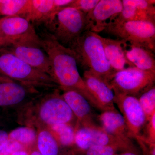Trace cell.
<instances>
[{
  "label": "cell",
  "mask_w": 155,
  "mask_h": 155,
  "mask_svg": "<svg viewBox=\"0 0 155 155\" xmlns=\"http://www.w3.org/2000/svg\"><path fill=\"white\" fill-rule=\"evenodd\" d=\"M68 48L72 50L77 63L85 70L93 73L109 85L116 72L106 58L98 34L86 31Z\"/></svg>",
  "instance_id": "cell-2"
},
{
  "label": "cell",
  "mask_w": 155,
  "mask_h": 155,
  "mask_svg": "<svg viewBox=\"0 0 155 155\" xmlns=\"http://www.w3.org/2000/svg\"><path fill=\"white\" fill-rule=\"evenodd\" d=\"M121 13L114 20L119 22L149 21L155 23V1L122 0Z\"/></svg>",
  "instance_id": "cell-15"
},
{
  "label": "cell",
  "mask_w": 155,
  "mask_h": 155,
  "mask_svg": "<svg viewBox=\"0 0 155 155\" xmlns=\"http://www.w3.org/2000/svg\"><path fill=\"white\" fill-rule=\"evenodd\" d=\"M0 75L36 87H58L51 76L30 67L6 47L0 48Z\"/></svg>",
  "instance_id": "cell-3"
},
{
  "label": "cell",
  "mask_w": 155,
  "mask_h": 155,
  "mask_svg": "<svg viewBox=\"0 0 155 155\" xmlns=\"http://www.w3.org/2000/svg\"><path fill=\"white\" fill-rule=\"evenodd\" d=\"M38 150L41 155H72L67 149L61 146L49 128H42L38 133Z\"/></svg>",
  "instance_id": "cell-21"
},
{
  "label": "cell",
  "mask_w": 155,
  "mask_h": 155,
  "mask_svg": "<svg viewBox=\"0 0 155 155\" xmlns=\"http://www.w3.org/2000/svg\"><path fill=\"white\" fill-rule=\"evenodd\" d=\"M75 130V150L106 145L118 146L125 150L136 147L133 142L124 141L109 134L97 124L79 126Z\"/></svg>",
  "instance_id": "cell-9"
},
{
  "label": "cell",
  "mask_w": 155,
  "mask_h": 155,
  "mask_svg": "<svg viewBox=\"0 0 155 155\" xmlns=\"http://www.w3.org/2000/svg\"><path fill=\"white\" fill-rule=\"evenodd\" d=\"M129 47L125 50L127 61L138 69L155 74V53L142 47L131 45Z\"/></svg>",
  "instance_id": "cell-19"
},
{
  "label": "cell",
  "mask_w": 155,
  "mask_h": 155,
  "mask_svg": "<svg viewBox=\"0 0 155 155\" xmlns=\"http://www.w3.org/2000/svg\"><path fill=\"white\" fill-rule=\"evenodd\" d=\"M48 128L52 132L61 146L66 148L75 146L74 125L63 123L53 125Z\"/></svg>",
  "instance_id": "cell-23"
},
{
  "label": "cell",
  "mask_w": 155,
  "mask_h": 155,
  "mask_svg": "<svg viewBox=\"0 0 155 155\" xmlns=\"http://www.w3.org/2000/svg\"><path fill=\"white\" fill-rule=\"evenodd\" d=\"M37 135L36 130L31 127H19L9 134V139L16 140L25 146L36 141Z\"/></svg>",
  "instance_id": "cell-25"
},
{
  "label": "cell",
  "mask_w": 155,
  "mask_h": 155,
  "mask_svg": "<svg viewBox=\"0 0 155 155\" xmlns=\"http://www.w3.org/2000/svg\"><path fill=\"white\" fill-rule=\"evenodd\" d=\"M83 80L90 94L102 112L115 110L114 91L102 79L88 70H84Z\"/></svg>",
  "instance_id": "cell-14"
},
{
  "label": "cell",
  "mask_w": 155,
  "mask_h": 155,
  "mask_svg": "<svg viewBox=\"0 0 155 155\" xmlns=\"http://www.w3.org/2000/svg\"><path fill=\"white\" fill-rule=\"evenodd\" d=\"M114 104L119 108L133 138L142 136L147 119L137 97L114 94Z\"/></svg>",
  "instance_id": "cell-10"
},
{
  "label": "cell",
  "mask_w": 155,
  "mask_h": 155,
  "mask_svg": "<svg viewBox=\"0 0 155 155\" xmlns=\"http://www.w3.org/2000/svg\"><path fill=\"white\" fill-rule=\"evenodd\" d=\"M24 147L16 140L8 139L2 149L0 151V155H11L16 152L23 150Z\"/></svg>",
  "instance_id": "cell-30"
},
{
  "label": "cell",
  "mask_w": 155,
  "mask_h": 155,
  "mask_svg": "<svg viewBox=\"0 0 155 155\" xmlns=\"http://www.w3.org/2000/svg\"><path fill=\"white\" fill-rule=\"evenodd\" d=\"M11 155H29V154L25 150H22L16 152Z\"/></svg>",
  "instance_id": "cell-33"
},
{
  "label": "cell",
  "mask_w": 155,
  "mask_h": 155,
  "mask_svg": "<svg viewBox=\"0 0 155 155\" xmlns=\"http://www.w3.org/2000/svg\"><path fill=\"white\" fill-rule=\"evenodd\" d=\"M99 36L102 43L106 58L115 72L125 69L127 65L129 67L133 66L127 61L125 57L127 42L118 38L114 39L103 37L99 35Z\"/></svg>",
  "instance_id": "cell-18"
},
{
  "label": "cell",
  "mask_w": 155,
  "mask_h": 155,
  "mask_svg": "<svg viewBox=\"0 0 155 155\" xmlns=\"http://www.w3.org/2000/svg\"><path fill=\"white\" fill-rule=\"evenodd\" d=\"M60 43L69 46L88 30L86 15L78 9L67 7L58 11L45 25Z\"/></svg>",
  "instance_id": "cell-4"
},
{
  "label": "cell",
  "mask_w": 155,
  "mask_h": 155,
  "mask_svg": "<svg viewBox=\"0 0 155 155\" xmlns=\"http://www.w3.org/2000/svg\"><path fill=\"white\" fill-rule=\"evenodd\" d=\"M155 81V73L132 66L115 72L109 86L114 94L137 97L142 92L154 85Z\"/></svg>",
  "instance_id": "cell-7"
},
{
  "label": "cell",
  "mask_w": 155,
  "mask_h": 155,
  "mask_svg": "<svg viewBox=\"0 0 155 155\" xmlns=\"http://www.w3.org/2000/svg\"><path fill=\"white\" fill-rule=\"evenodd\" d=\"M142 137L147 141L155 143V113L147 121Z\"/></svg>",
  "instance_id": "cell-28"
},
{
  "label": "cell",
  "mask_w": 155,
  "mask_h": 155,
  "mask_svg": "<svg viewBox=\"0 0 155 155\" xmlns=\"http://www.w3.org/2000/svg\"><path fill=\"white\" fill-rule=\"evenodd\" d=\"M117 38L155 51V23L149 21L113 20L103 31Z\"/></svg>",
  "instance_id": "cell-6"
},
{
  "label": "cell",
  "mask_w": 155,
  "mask_h": 155,
  "mask_svg": "<svg viewBox=\"0 0 155 155\" xmlns=\"http://www.w3.org/2000/svg\"><path fill=\"white\" fill-rule=\"evenodd\" d=\"M40 38L31 22L19 16L0 18V48L15 44L39 42Z\"/></svg>",
  "instance_id": "cell-8"
},
{
  "label": "cell",
  "mask_w": 155,
  "mask_h": 155,
  "mask_svg": "<svg viewBox=\"0 0 155 155\" xmlns=\"http://www.w3.org/2000/svg\"><path fill=\"white\" fill-rule=\"evenodd\" d=\"M116 155H143L140 150L135 147L131 149L126 150L120 152Z\"/></svg>",
  "instance_id": "cell-32"
},
{
  "label": "cell",
  "mask_w": 155,
  "mask_h": 155,
  "mask_svg": "<svg viewBox=\"0 0 155 155\" xmlns=\"http://www.w3.org/2000/svg\"><path fill=\"white\" fill-rule=\"evenodd\" d=\"M72 155H75V153H74V152H73H73H72Z\"/></svg>",
  "instance_id": "cell-35"
},
{
  "label": "cell",
  "mask_w": 155,
  "mask_h": 155,
  "mask_svg": "<svg viewBox=\"0 0 155 155\" xmlns=\"http://www.w3.org/2000/svg\"><path fill=\"white\" fill-rule=\"evenodd\" d=\"M39 37L41 48L49 58L54 79L63 91H74L83 95L93 107L98 110L96 102L90 94L78 71L74 52L60 43L49 32Z\"/></svg>",
  "instance_id": "cell-1"
},
{
  "label": "cell",
  "mask_w": 155,
  "mask_h": 155,
  "mask_svg": "<svg viewBox=\"0 0 155 155\" xmlns=\"http://www.w3.org/2000/svg\"><path fill=\"white\" fill-rule=\"evenodd\" d=\"M9 139V134L4 130H0V151L7 143Z\"/></svg>",
  "instance_id": "cell-31"
},
{
  "label": "cell",
  "mask_w": 155,
  "mask_h": 155,
  "mask_svg": "<svg viewBox=\"0 0 155 155\" xmlns=\"http://www.w3.org/2000/svg\"><path fill=\"white\" fill-rule=\"evenodd\" d=\"M137 142L143 155H155V143L147 141L142 137L134 139Z\"/></svg>",
  "instance_id": "cell-29"
},
{
  "label": "cell",
  "mask_w": 155,
  "mask_h": 155,
  "mask_svg": "<svg viewBox=\"0 0 155 155\" xmlns=\"http://www.w3.org/2000/svg\"><path fill=\"white\" fill-rule=\"evenodd\" d=\"M97 119L100 126L109 134L124 141L133 142L132 135L118 110L102 112Z\"/></svg>",
  "instance_id": "cell-17"
},
{
  "label": "cell",
  "mask_w": 155,
  "mask_h": 155,
  "mask_svg": "<svg viewBox=\"0 0 155 155\" xmlns=\"http://www.w3.org/2000/svg\"><path fill=\"white\" fill-rule=\"evenodd\" d=\"M146 116L147 121L155 113V86L154 84L142 92L137 97Z\"/></svg>",
  "instance_id": "cell-24"
},
{
  "label": "cell",
  "mask_w": 155,
  "mask_h": 155,
  "mask_svg": "<svg viewBox=\"0 0 155 155\" xmlns=\"http://www.w3.org/2000/svg\"><path fill=\"white\" fill-rule=\"evenodd\" d=\"M6 48L30 67L49 75L54 80L49 58L41 48L40 42L20 43Z\"/></svg>",
  "instance_id": "cell-11"
},
{
  "label": "cell",
  "mask_w": 155,
  "mask_h": 155,
  "mask_svg": "<svg viewBox=\"0 0 155 155\" xmlns=\"http://www.w3.org/2000/svg\"><path fill=\"white\" fill-rule=\"evenodd\" d=\"M0 15H1V14H0Z\"/></svg>",
  "instance_id": "cell-36"
},
{
  "label": "cell",
  "mask_w": 155,
  "mask_h": 155,
  "mask_svg": "<svg viewBox=\"0 0 155 155\" xmlns=\"http://www.w3.org/2000/svg\"><path fill=\"white\" fill-rule=\"evenodd\" d=\"M60 10L55 5L54 0H31L30 8L24 18L31 22L45 25Z\"/></svg>",
  "instance_id": "cell-20"
},
{
  "label": "cell",
  "mask_w": 155,
  "mask_h": 155,
  "mask_svg": "<svg viewBox=\"0 0 155 155\" xmlns=\"http://www.w3.org/2000/svg\"><path fill=\"white\" fill-rule=\"evenodd\" d=\"M35 87L0 75V106L17 105L38 93Z\"/></svg>",
  "instance_id": "cell-13"
},
{
  "label": "cell",
  "mask_w": 155,
  "mask_h": 155,
  "mask_svg": "<svg viewBox=\"0 0 155 155\" xmlns=\"http://www.w3.org/2000/svg\"><path fill=\"white\" fill-rule=\"evenodd\" d=\"M29 155H41L38 150L33 151Z\"/></svg>",
  "instance_id": "cell-34"
},
{
  "label": "cell",
  "mask_w": 155,
  "mask_h": 155,
  "mask_svg": "<svg viewBox=\"0 0 155 155\" xmlns=\"http://www.w3.org/2000/svg\"><path fill=\"white\" fill-rule=\"evenodd\" d=\"M99 1L100 0H74V2L68 7L75 8L87 15L94 8Z\"/></svg>",
  "instance_id": "cell-27"
},
{
  "label": "cell",
  "mask_w": 155,
  "mask_h": 155,
  "mask_svg": "<svg viewBox=\"0 0 155 155\" xmlns=\"http://www.w3.org/2000/svg\"><path fill=\"white\" fill-rule=\"evenodd\" d=\"M122 9L121 0H100L94 9L86 15L88 30L98 33L116 19Z\"/></svg>",
  "instance_id": "cell-12"
},
{
  "label": "cell",
  "mask_w": 155,
  "mask_h": 155,
  "mask_svg": "<svg viewBox=\"0 0 155 155\" xmlns=\"http://www.w3.org/2000/svg\"><path fill=\"white\" fill-rule=\"evenodd\" d=\"M31 0H0V14L23 17L28 13Z\"/></svg>",
  "instance_id": "cell-22"
},
{
  "label": "cell",
  "mask_w": 155,
  "mask_h": 155,
  "mask_svg": "<svg viewBox=\"0 0 155 155\" xmlns=\"http://www.w3.org/2000/svg\"><path fill=\"white\" fill-rule=\"evenodd\" d=\"M31 111L38 124L49 128L59 124H72L76 119L58 89L42 97Z\"/></svg>",
  "instance_id": "cell-5"
},
{
  "label": "cell",
  "mask_w": 155,
  "mask_h": 155,
  "mask_svg": "<svg viewBox=\"0 0 155 155\" xmlns=\"http://www.w3.org/2000/svg\"><path fill=\"white\" fill-rule=\"evenodd\" d=\"M75 150L73 152L75 155H116L126 150L118 146L106 145L94 146L86 150Z\"/></svg>",
  "instance_id": "cell-26"
},
{
  "label": "cell",
  "mask_w": 155,
  "mask_h": 155,
  "mask_svg": "<svg viewBox=\"0 0 155 155\" xmlns=\"http://www.w3.org/2000/svg\"><path fill=\"white\" fill-rule=\"evenodd\" d=\"M62 96L76 119L75 128L97 124L92 107L81 94L74 91H64Z\"/></svg>",
  "instance_id": "cell-16"
}]
</instances>
